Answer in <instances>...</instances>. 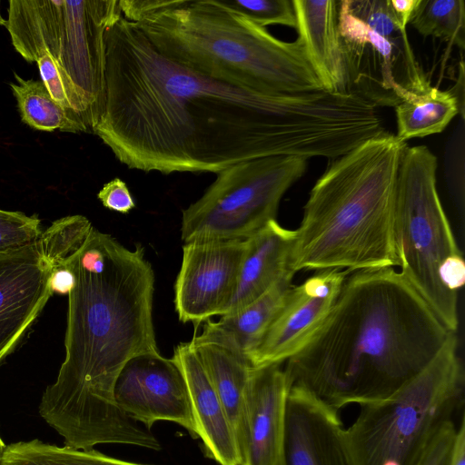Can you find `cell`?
<instances>
[{
  "mask_svg": "<svg viewBox=\"0 0 465 465\" xmlns=\"http://www.w3.org/2000/svg\"><path fill=\"white\" fill-rule=\"evenodd\" d=\"M104 95L92 131L143 172L214 173L242 161L310 158L328 113L318 93L266 94L209 78L163 55L122 11L107 26Z\"/></svg>",
  "mask_w": 465,
  "mask_h": 465,
  "instance_id": "cell-1",
  "label": "cell"
},
{
  "mask_svg": "<svg viewBox=\"0 0 465 465\" xmlns=\"http://www.w3.org/2000/svg\"><path fill=\"white\" fill-rule=\"evenodd\" d=\"M66 263L76 283L68 294L65 358L42 395L39 413L74 449L117 443L159 450L150 430L129 418L114 399L124 365L139 354L159 352L154 272L144 249H127L93 227Z\"/></svg>",
  "mask_w": 465,
  "mask_h": 465,
  "instance_id": "cell-2",
  "label": "cell"
},
{
  "mask_svg": "<svg viewBox=\"0 0 465 465\" xmlns=\"http://www.w3.org/2000/svg\"><path fill=\"white\" fill-rule=\"evenodd\" d=\"M451 333L401 272H352L322 326L284 371L291 387L339 411L395 394Z\"/></svg>",
  "mask_w": 465,
  "mask_h": 465,
  "instance_id": "cell-3",
  "label": "cell"
},
{
  "mask_svg": "<svg viewBox=\"0 0 465 465\" xmlns=\"http://www.w3.org/2000/svg\"><path fill=\"white\" fill-rule=\"evenodd\" d=\"M406 145L384 133L331 160L312 188L294 230L293 272L398 266L396 183Z\"/></svg>",
  "mask_w": 465,
  "mask_h": 465,
  "instance_id": "cell-4",
  "label": "cell"
},
{
  "mask_svg": "<svg viewBox=\"0 0 465 465\" xmlns=\"http://www.w3.org/2000/svg\"><path fill=\"white\" fill-rule=\"evenodd\" d=\"M165 57L209 78L266 94L324 91L298 39L280 40L219 0H119Z\"/></svg>",
  "mask_w": 465,
  "mask_h": 465,
  "instance_id": "cell-5",
  "label": "cell"
},
{
  "mask_svg": "<svg viewBox=\"0 0 465 465\" xmlns=\"http://www.w3.org/2000/svg\"><path fill=\"white\" fill-rule=\"evenodd\" d=\"M452 332L432 361L392 396L360 405L344 429L352 465H418L463 405L464 372Z\"/></svg>",
  "mask_w": 465,
  "mask_h": 465,
  "instance_id": "cell-6",
  "label": "cell"
},
{
  "mask_svg": "<svg viewBox=\"0 0 465 465\" xmlns=\"http://www.w3.org/2000/svg\"><path fill=\"white\" fill-rule=\"evenodd\" d=\"M437 158L425 145H406L395 198L394 235L401 272L442 322L456 332L458 294L447 290L440 272L461 255L436 186Z\"/></svg>",
  "mask_w": 465,
  "mask_h": 465,
  "instance_id": "cell-7",
  "label": "cell"
},
{
  "mask_svg": "<svg viewBox=\"0 0 465 465\" xmlns=\"http://www.w3.org/2000/svg\"><path fill=\"white\" fill-rule=\"evenodd\" d=\"M120 10L118 0L9 1L5 26L15 51L29 63L49 54L92 104L94 124L104 95V32Z\"/></svg>",
  "mask_w": 465,
  "mask_h": 465,
  "instance_id": "cell-8",
  "label": "cell"
},
{
  "mask_svg": "<svg viewBox=\"0 0 465 465\" xmlns=\"http://www.w3.org/2000/svg\"><path fill=\"white\" fill-rule=\"evenodd\" d=\"M306 169L305 158L276 155L221 170L203 194L183 211V242L251 237L276 220L282 198Z\"/></svg>",
  "mask_w": 465,
  "mask_h": 465,
  "instance_id": "cell-9",
  "label": "cell"
},
{
  "mask_svg": "<svg viewBox=\"0 0 465 465\" xmlns=\"http://www.w3.org/2000/svg\"><path fill=\"white\" fill-rule=\"evenodd\" d=\"M247 239L192 241L183 245L174 282L180 322L195 326L225 314L235 293Z\"/></svg>",
  "mask_w": 465,
  "mask_h": 465,
  "instance_id": "cell-10",
  "label": "cell"
},
{
  "mask_svg": "<svg viewBox=\"0 0 465 465\" xmlns=\"http://www.w3.org/2000/svg\"><path fill=\"white\" fill-rule=\"evenodd\" d=\"M117 406L150 430L153 423H177L196 438L185 381L172 359L159 352L139 354L122 369L114 387Z\"/></svg>",
  "mask_w": 465,
  "mask_h": 465,
  "instance_id": "cell-11",
  "label": "cell"
},
{
  "mask_svg": "<svg viewBox=\"0 0 465 465\" xmlns=\"http://www.w3.org/2000/svg\"><path fill=\"white\" fill-rule=\"evenodd\" d=\"M349 273L334 269L319 271L292 285L252 355V367L282 364L298 353L325 321Z\"/></svg>",
  "mask_w": 465,
  "mask_h": 465,
  "instance_id": "cell-12",
  "label": "cell"
},
{
  "mask_svg": "<svg viewBox=\"0 0 465 465\" xmlns=\"http://www.w3.org/2000/svg\"><path fill=\"white\" fill-rule=\"evenodd\" d=\"M282 364L252 368L237 438L240 465H282L291 383Z\"/></svg>",
  "mask_w": 465,
  "mask_h": 465,
  "instance_id": "cell-13",
  "label": "cell"
},
{
  "mask_svg": "<svg viewBox=\"0 0 465 465\" xmlns=\"http://www.w3.org/2000/svg\"><path fill=\"white\" fill-rule=\"evenodd\" d=\"M339 411L291 387L285 409L282 465H352Z\"/></svg>",
  "mask_w": 465,
  "mask_h": 465,
  "instance_id": "cell-14",
  "label": "cell"
},
{
  "mask_svg": "<svg viewBox=\"0 0 465 465\" xmlns=\"http://www.w3.org/2000/svg\"><path fill=\"white\" fill-rule=\"evenodd\" d=\"M49 273L37 242L0 253V361L12 351L52 296Z\"/></svg>",
  "mask_w": 465,
  "mask_h": 465,
  "instance_id": "cell-15",
  "label": "cell"
},
{
  "mask_svg": "<svg viewBox=\"0 0 465 465\" xmlns=\"http://www.w3.org/2000/svg\"><path fill=\"white\" fill-rule=\"evenodd\" d=\"M171 359L185 381L196 438L202 440L206 456L220 465H240L234 430L191 341L176 345Z\"/></svg>",
  "mask_w": 465,
  "mask_h": 465,
  "instance_id": "cell-16",
  "label": "cell"
},
{
  "mask_svg": "<svg viewBox=\"0 0 465 465\" xmlns=\"http://www.w3.org/2000/svg\"><path fill=\"white\" fill-rule=\"evenodd\" d=\"M301 43L305 56L328 93L347 91V57L338 31V2L292 0Z\"/></svg>",
  "mask_w": 465,
  "mask_h": 465,
  "instance_id": "cell-17",
  "label": "cell"
},
{
  "mask_svg": "<svg viewBox=\"0 0 465 465\" xmlns=\"http://www.w3.org/2000/svg\"><path fill=\"white\" fill-rule=\"evenodd\" d=\"M294 239V230L282 227L277 220L247 238L237 288L225 314L239 311L282 279L294 276L291 269Z\"/></svg>",
  "mask_w": 465,
  "mask_h": 465,
  "instance_id": "cell-18",
  "label": "cell"
},
{
  "mask_svg": "<svg viewBox=\"0 0 465 465\" xmlns=\"http://www.w3.org/2000/svg\"><path fill=\"white\" fill-rule=\"evenodd\" d=\"M292 278L288 276L282 279L262 296L239 311L222 315L216 322H204L202 333L193 340L224 347L251 365L252 355L292 286Z\"/></svg>",
  "mask_w": 465,
  "mask_h": 465,
  "instance_id": "cell-19",
  "label": "cell"
},
{
  "mask_svg": "<svg viewBox=\"0 0 465 465\" xmlns=\"http://www.w3.org/2000/svg\"><path fill=\"white\" fill-rule=\"evenodd\" d=\"M397 134L401 142L441 133L460 113L459 101L450 91L430 86L426 81L417 86L395 82L391 89Z\"/></svg>",
  "mask_w": 465,
  "mask_h": 465,
  "instance_id": "cell-20",
  "label": "cell"
},
{
  "mask_svg": "<svg viewBox=\"0 0 465 465\" xmlns=\"http://www.w3.org/2000/svg\"><path fill=\"white\" fill-rule=\"evenodd\" d=\"M191 343L224 407L237 439L242 425L252 367L246 360L220 345L193 340Z\"/></svg>",
  "mask_w": 465,
  "mask_h": 465,
  "instance_id": "cell-21",
  "label": "cell"
},
{
  "mask_svg": "<svg viewBox=\"0 0 465 465\" xmlns=\"http://www.w3.org/2000/svg\"><path fill=\"white\" fill-rule=\"evenodd\" d=\"M14 76L15 82L10 83V87L25 124L45 132L80 133L89 129L80 115L53 99L42 80H25L15 73Z\"/></svg>",
  "mask_w": 465,
  "mask_h": 465,
  "instance_id": "cell-22",
  "label": "cell"
},
{
  "mask_svg": "<svg viewBox=\"0 0 465 465\" xmlns=\"http://www.w3.org/2000/svg\"><path fill=\"white\" fill-rule=\"evenodd\" d=\"M1 465H144L118 460L94 449L59 447L39 440L18 441L6 446Z\"/></svg>",
  "mask_w": 465,
  "mask_h": 465,
  "instance_id": "cell-23",
  "label": "cell"
},
{
  "mask_svg": "<svg viewBox=\"0 0 465 465\" xmlns=\"http://www.w3.org/2000/svg\"><path fill=\"white\" fill-rule=\"evenodd\" d=\"M410 23L423 36L440 38L464 48L465 7L462 0H420Z\"/></svg>",
  "mask_w": 465,
  "mask_h": 465,
  "instance_id": "cell-24",
  "label": "cell"
},
{
  "mask_svg": "<svg viewBox=\"0 0 465 465\" xmlns=\"http://www.w3.org/2000/svg\"><path fill=\"white\" fill-rule=\"evenodd\" d=\"M93 226L83 215H70L54 221L42 232L37 243L50 270L65 264L82 247Z\"/></svg>",
  "mask_w": 465,
  "mask_h": 465,
  "instance_id": "cell-25",
  "label": "cell"
},
{
  "mask_svg": "<svg viewBox=\"0 0 465 465\" xmlns=\"http://www.w3.org/2000/svg\"><path fill=\"white\" fill-rule=\"evenodd\" d=\"M338 31L344 46L363 48L369 45L378 54L381 61L384 88L391 91L396 82L392 75L394 43L354 15L350 8V0L338 2Z\"/></svg>",
  "mask_w": 465,
  "mask_h": 465,
  "instance_id": "cell-26",
  "label": "cell"
},
{
  "mask_svg": "<svg viewBox=\"0 0 465 465\" xmlns=\"http://www.w3.org/2000/svg\"><path fill=\"white\" fill-rule=\"evenodd\" d=\"M35 62L42 82L53 99L64 109L80 115L92 129L95 121L94 111L85 94L49 54L40 55Z\"/></svg>",
  "mask_w": 465,
  "mask_h": 465,
  "instance_id": "cell-27",
  "label": "cell"
},
{
  "mask_svg": "<svg viewBox=\"0 0 465 465\" xmlns=\"http://www.w3.org/2000/svg\"><path fill=\"white\" fill-rule=\"evenodd\" d=\"M222 5L265 27L282 25L296 29V16L291 0H219Z\"/></svg>",
  "mask_w": 465,
  "mask_h": 465,
  "instance_id": "cell-28",
  "label": "cell"
},
{
  "mask_svg": "<svg viewBox=\"0 0 465 465\" xmlns=\"http://www.w3.org/2000/svg\"><path fill=\"white\" fill-rule=\"evenodd\" d=\"M42 232L36 215L0 210V253L35 243Z\"/></svg>",
  "mask_w": 465,
  "mask_h": 465,
  "instance_id": "cell-29",
  "label": "cell"
},
{
  "mask_svg": "<svg viewBox=\"0 0 465 465\" xmlns=\"http://www.w3.org/2000/svg\"><path fill=\"white\" fill-rule=\"evenodd\" d=\"M350 8L354 15L389 41L394 43L397 34L408 41L401 33L390 0H350Z\"/></svg>",
  "mask_w": 465,
  "mask_h": 465,
  "instance_id": "cell-30",
  "label": "cell"
},
{
  "mask_svg": "<svg viewBox=\"0 0 465 465\" xmlns=\"http://www.w3.org/2000/svg\"><path fill=\"white\" fill-rule=\"evenodd\" d=\"M457 430L454 420L443 426L418 465H450Z\"/></svg>",
  "mask_w": 465,
  "mask_h": 465,
  "instance_id": "cell-31",
  "label": "cell"
},
{
  "mask_svg": "<svg viewBox=\"0 0 465 465\" xmlns=\"http://www.w3.org/2000/svg\"><path fill=\"white\" fill-rule=\"evenodd\" d=\"M97 197L105 208L123 214L128 213L135 207L126 183L120 178H114L105 183Z\"/></svg>",
  "mask_w": 465,
  "mask_h": 465,
  "instance_id": "cell-32",
  "label": "cell"
},
{
  "mask_svg": "<svg viewBox=\"0 0 465 465\" xmlns=\"http://www.w3.org/2000/svg\"><path fill=\"white\" fill-rule=\"evenodd\" d=\"M75 283V273L69 264H62L50 270L48 285L52 295H68Z\"/></svg>",
  "mask_w": 465,
  "mask_h": 465,
  "instance_id": "cell-33",
  "label": "cell"
},
{
  "mask_svg": "<svg viewBox=\"0 0 465 465\" xmlns=\"http://www.w3.org/2000/svg\"><path fill=\"white\" fill-rule=\"evenodd\" d=\"M396 15L401 33L407 36L406 26L410 23L420 0H390Z\"/></svg>",
  "mask_w": 465,
  "mask_h": 465,
  "instance_id": "cell-34",
  "label": "cell"
},
{
  "mask_svg": "<svg viewBox=\"0 0 465 465\" xmlns=\"http://www.w3.org/2000/svg\"><path fill=\"white\" fill-rule=\"evenodd\" d=\"M450 465H465V420L461 416L458 426L456 441Z\"/></svg>",
  "mask_w": 465,
  "mask_h": 465,
  "instance_id": "cell-35",
  "label": "cell"
},
{
  "mask_svg": "<svg viewBox=\"0 0 465 465\" xmlns=\"http://www.w3.org/2000/svg\"><path fill=\"white\" fill-rule=\"evenodd\" d=\"M5 448H6V445L4 443V441L2 440V439L0 437V465H1V460H2L3 454L5 452Z\"/></svg>",
  "mask_w": 465,
  "mask_h": 465,
  "instance_id": "cell-36",
  "label": "cell"
},
{
  "mask_svg": "<svg viewBox=\"0 0 465 465\" xmlns=\"http://www.w3.org/2000/svg\"><path fill=\"white\" fill-rule=\"evenodd\" d=\"M0 25H6V20H5L2 15H1V12H0Z\"/></svg>",
  "mask_w": 465,
  "mask_h": 465,
  "instance_id": "cell-37",
  "label": "cell"
}]
</instances>
